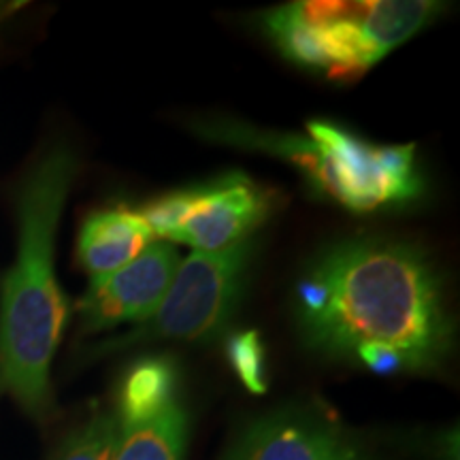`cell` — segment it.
Masks as SVG:
<instances>
[{
  "label": "cell",
  "instance_id": "2",
  "mask_svg": "<svg viewBox=\"0 0 460 460\" xmlns=\"http://www.w3.org/2000/svg\"><path fill=\"white\" fill-rule=\"evenodd\" d=\"M77 166L71 147L56 146L26 177L17 200V256L0 292V393L34 418L51 405L49 369L68 318L54 245Z\"/></svg>",
  "mask_w": 460,
  "mask_h": 460
},
{
  "label": "cell",
  "instance_id": "12",
  "mask_svg": "<svg viewBox=\"0 0 460 460\" xmlns=\"http://www.w3.org/2000/svg\"><path fill=\"white\" fill-rule=\"evenodd\" d=\"M228 360L247 390L256 394L267 390V358L258 332L247 331L230 337Z\"/></svg>",
  "mask_w": 460,
  "mask_h": 460
},
{
  "label": "cell",
  "instance_id": "7",
  "mask_svg": "<svg viewBox=\"0 0 460 460\" xmlns=\"http://www.w3.org/2000/svg\"><path fill=\"white\" fill-rule=\"evenodd\" d=\"M118 444L113 460H183L188 416L180 382L154 371L124 379L118 401Z\"/></svg>",
  "mask_w": 460,
  "mask_h": 460
},
{
  "label": "cell",
  "instance_id": "4",
  "mask_svg": "<svg viewBox=\"0 0 460 460\" xmlns=\"http://www.w3.org/2000/svg\"><path fill=\"white\" fill-rule=\"evenodd\" d=\"M309 139L275 137L262 147L298 164L326 194L348 209L367 214L402 205L422 192L413 146H373L331 122H309Z\"/></svg>",
  "mask_w": 460,
  "mask_h": 460
},
{
  "label": "cell",
  "instance_id": "10",
  "mask_svg": "<svg viewBox=\"0 0 460 460\" xmlns=\"http://www.w3.org/2000/svg\"><path fill=\"white\" fill-rule=\"evenodd\" d=\"M154 239L152 228L139 211H96L88 216L79 233V262L92 279L102 278L135 261Z\"/></svg>",
  "mask_w": 460,
  "mask_h": 460
},
{
  "label": "cell",
  "instance_id": "1",
  "mask_svg": "<svg viewBox=\"0 0 460 460\" xmlns=\"http://www.w3.org/2000/svg\"><path fill=\"white\" fill-rule=\"evenodd\" d=\"M295 314L309 348L377 373L437 369L452 349L439 275L401 241L354 239L322 252L298 279Z\"/></svg>",
  "mask_w": 460,
  "mask_h": 460
},
{
  "label": "cell",
  "instance_id": "6",
  "mask_svg": "<svg viewBox=\"0 0 460 460\" xmlns=\"http://www.w3.org/2000/svg\"><path fill=\"white\" fill-rule=\"evenodd\" d=\"M271 211V197L250 177L230 172L203 186L166 194L139 214L154 237L194 247L199 254H217L250 239V233Z\"/></svg>",
  "mask_w": 460,
  "mask_h": 460
},
{
  "label": "cell",
  "instance_id": "11",
  "mask_svg": "<svg viewBox=\"0 0 460 460\" xmlns=\"http://www.w3.org/2000/svg\"><path fill=\"white\" fill-rule=\"evenodd\" d=\"M118 430L115 410L94 411L68 433L58 447L54 460H113Z\"/></svg>",
  "mask_w": 460,
  "mask_h": 460
},
{
  "label": "cell",
  "instance_id": "5",
  "mask_svg": "<svg viewBox=\"0 0 460 460\" xmlns=\"http://www.w3.org/2000/svg\"><path fill=\"white\" fill-rule=\"evenodd\" d=\"M252 252V239L217 254L192 252L177 269L156 312L137 324L128 335L113 339L102 348L115 352L166 339L203 341L217 337L237 312Z\"/></svg>",
  "mask_w": 460,
  "mask_h": 460
},
{
  "label": "cell",
  "instance_id": "13",
  "mask_svg": "<svg viewBox=\"0 0 460 460\" xmlns=\"http://www.w3.org/2000/svg\"><path fill=\"white\" fill-rule=\"evenodd\" d=\"M7 11H9L7 4H0V17H4V15H7Z\"/></svg>",
  "mask_w": 460,
  "mask_h": 460
},
{
  "label": "cell",
  "instance_id": "3",
  "mask_svg": "<svg viewBox=\"0 0 460 460\" xmlns=\"http://www.w3.org/2000/svg\"><path fill=\"white\" fill-rule=\"evenodd\" d=\"M430 0L290 3L264 15V31L281 54L329 77L367 73L439 15Z\"/></svg>",
  "mask_w": 460,
  "mask_h": 460
},
{
  "label": "cell",
  "instance_id": "8",
  "mask_svg": "<svg viewBox=\"0 0 460 460\" xmlns=\"http://www.w3.org/2000/svg\"><path fill=\"white\" fill-rule=\"evenodd\" d=\"M180 264V254L172 243L154 241L126 267L92 279L79 303L84 331L101 332L124 322H146L163 303Z\"/></svg>",
  "mask_w": 460,
  "mask_h": 460
},
{
  "label": "cell",
  "instance_id": "9",
  "mask_svg": "<svg viewBox=\"0 0 460 460\" xmlns=\"http://www.w3.org/2000/svg\"><path fill=\"white\" fill-rule=\"evenodd\" d=\"M222 460H376L332 418L279 410L247 424Z\"/></svg>",
  "mask_w": 460,
  "mask_h": 460
}]
</instances>
